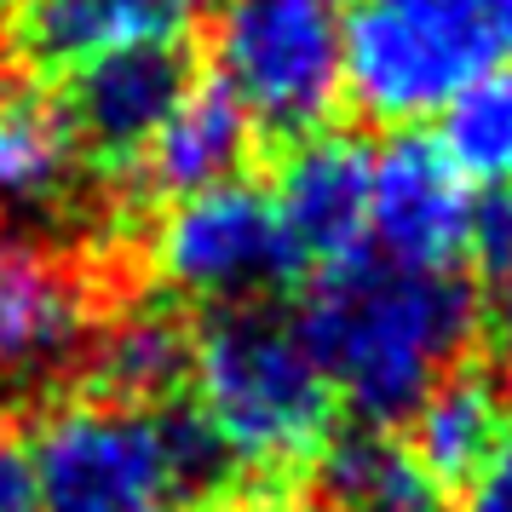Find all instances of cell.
<instances>
[{
    "label": "cell",
    "mask_w": 512,
    "mask_h": 512,
    "mask_svg": "<svg viewBox=\"0 0 512 512\" xmlns=\"http://www.w3.org/2000/svg\"><path fill=\"white\" fill-rule=\"evenodd\" d=\"M93 380L104 403H173L190 380V328L173 311H133L104 340H93Z\"/></svg>",
    "instance_id": "obj_14"
},
{
    "label": "cell",
    "mask_w": 512,
    "mask_h": 512,
    "mask_svg": "<svg viewBox=\"0 0 512 512\" xmlns=\"http://www.w3.org/2000/svg\"><path fill=\"white\" fill-rule=\"evenodd\" d=\"M254 121L219 81H190V93L179 98V110L167 116V127L144 144L139 156V190L162 196L167 208L202 196V190L236 185L242 167L254 156Z\"/></svg>",
    "instance_id": "obj_10"
},
{
    "label": "cell",
    "mask_w": 512,
    "mask_h": 512,
    "mask_svg": "<svg viewBox=\"0 0 512 512\" xmlns=\"http://www.w3.org/2000/svg\"><path fill=\"white\" fill-rule=\"evenodd\" d=\"M0 6H29V0H0Z\"/></svg>",
    "instance_id": "obj_22"
},
{
    "label": "cell",
    "mask_w": 512,
    "mask_h": 512,
    "mask_svg": "<svg viewBox=\"0 0 512 512\" xmlns=\"http://www.w3.org/2000/svg\"><path fill=\"white\" fill-rule=\"evenodd\" d=\"M196 415L236 466H300L334 438V392L294 317L271 305H213L190 328Z\"/></svg>",
    "instance_id": "obj_3"
},
{
    "label": "cell",
    "mask_w": 512,
    "mask_h": 512,
    "mask_svg": "<svg viewBox=\"0 0 512 512\" xmlns=\"http://www.w3.org/2000/svg\"><path fill=\"white\" fill-rule=\"evenodd\" d=\"M484 328H489V340H495V351H501V363H507V374H512V271L489 282Z\"/></svg>",
    "instance_id": "obj_21"
},
{
    "label": "cell",
    "mask_w": 512,
    "mask_h": 512,
    "mask_svg": "<svg viewBox=\"0 0 512 512\" xmlns=\"http://www.w3.org/2000/svg\"><path fill=\"white\" fill-rule=\"evenodd\" d=\"M369 231L380 254L415 271H461L472 190L438 139L403 127L369 162Z\"/></svg>",
    "instance_id": "obj_6"
},
{
    "label": "cell",
    "mask_w": 512,
    "mask_h": 512,
    "mask_svg": "<svg viewBox=\"0 0 512 512\" xmlns=\"http://www.w3.org/2000/svg\"><path fill=\"white\" fill-rule=\"evenodd\" d=\"M202 0H29L24 47L41 64H87L121 47L179 41Z\"/></svg>",
    "instance_id": "obj_12"
},
{
    "label": "cell",
    "mask_w": 512,
    "mask_h": 512,
    "mask_svg": "<svg viewBox=\"0 0 512 512\" xmlns=\"http://www.w3.org/2000/svg\"><path fill=\"white\" fill-rule=\"evenodd\" d=\"M466 259H478V271L489 282L512 271V185H489L484 196H472Z\"/></svg>",
    "instance_id": "obj_18"
},
{
    "label": "cell",
    "mask_w": 512,
    "mask_h": 512,
    "mask_svg": "<svg viewBox=\"0 0 512 512\" xmlns=\"http://www.w3.org/2000/svg\"><path fill=\"white\" fill-rule=\"evenodd\" d=\"M311 461V489L323 512H443V489L386 426L340 432Z\"/></svg>",
    "instance_id": "obj_13"
},
{
    "label": "cell",
    "mask_w": 512,
    "mask_h": 512,
    "mask_svg": "<svg viewBox=\"0 0 512 512\" xmlns=\"http://www.w3.org/2000/svg\"><path fill=\"white\" fill-rule=\"evenodd\" d=\"M461 512H512V438L495 449V461L466 484V507Z\"/></svg>",
    "instance_id": "obj_20"
},
{
    "label": "cell",
    "mask_w": 512,
    "mask_h": 512,
    "mask_svg": "<svg viewBox=\"0 0 512 512\" xmlns=\"http://www.w3.org/2000/svg\"><path fill=\"white\" fill-rule=\"evenodd\" d=\"M443 150L466 179L512 185V64L466 81L443 104Z\"/></svg>",
    "instance_id": "obj_16"
},
{
    "label": "cell",
    "mask_w": 512,
    "mask_h": 512,
    "mask_svg": "<svg viewBox=\"0 0 512 512\" xmlns=\"http://www.w3.org/2000/svg\"><path fill=\"white\" fill-rule=\"evenodd\" d=\"M208 58L254 127L300 144L340 104L346 0H213Z\"/></svg>",
    "instance_id": "obj_4"
},
{
    "label": "cell",
    "mask_w": 512,
    "mask_h": 512,
    "mask_svg": "<svg viewBox=\"0 0 512 512\" xmlns=\"http://www.w3.org/2000/svg\"><path fill=\"white\" fill-rule=\"evenodd\" d=\"M35 512H173L231 478L208 420L185 403H70L41 426Z\"/></svg>",
    "instance_id": "obj_2"
},
{
    "label": "cell",
    "mask_w": 512,
    "mask_h": 512,
    "mask_svg": "<svg viewBox=\"0 0 512 512\" xmlns=\"http://www.w3.org/2000/svg\"><path fill=\"white\" fill-rule=\"evenodd\" d=\"M75 139L64 116L24 87H0V202L47 208L70 185Z\"/></svg>",
    "instance_id": "obj_15"
},
{
    "label": "cell",
    "mask_w": 512,
    "mask_h": 512,
    "mask_svg": "<svg viewBox=\"0 0 512 512\" xmlns=\"http://www.w3.org/2000/svg\"><path fill=\"white\" fill-rule=\"evenodd\" d=\"M87 346V294L47 248H0V392H18Z\"/></svg>",
    "instance_id": "obj_9"
},
{
    "label": "cell",
    "mask_w": 512,
    "mask_h": 512,
    "mask_svg": "<svg viewBox=\"0 0 512 512\" xmlns=\"http://www.w3.org/2000/svg\"><path fill=\"white\" fill-rule=\"evenodd\" d=\"M420 35H432L472 81L512 64V0H386Z\"/></svg>",
    "instance_id": "obj_17"
},
{
    "label": "cell",
    "mask_w": 512,
    "mask_h": 512,
    "mask_svg": "<svg viewBox=\"0 0 512 512\" xmlns=\"http://www.w3.org/2000/svg\"><path fill=\"white\" fill-rule=\"evenodd\" d=\"M156 271L190 300L265 305V294L305 277V259L277 202L259 185L236 179L167 208V219L156 225Z\"/></svg>",
    "instance_id": "obj_5"
},
{
    "label": "cell",
    "mask_w": 512,
    "mask_h": 512,
    "mask_svg": "<svg viewBox=\"0 0 512 512\" xmlns=\"http://www.w3.org/2000/svg\"><path fill=\"white\" fill-rule=\"evenodd\" d=\"M409 420V449L426 478L438 489H466L512 438V380L484 363H455Z\"/></svg>",
    "instance_id": "obj_11"
},
{
    "label": "cell",
    "mask_w": 512,
    "mask_h": 512,
    "mask_svg": "<svg viewBox=\"0 0 512 512\" xmlns=\"http://www.w3.org/2000/svg\"><path fill=\"white\" fill-rule=\"evenodd\" d=\"M190 93V58L179 41L167 47H121L87 58L70 70L58 116L70 127L75 150H87L104 167H139L144 144L167 127Z\"/></svg>",
    "instance_id": "obj_7"
},
{
    "label": "cell",
    "mask_w": 512,
    "mask_h": 512,
    "mask_svg": "<svg viewBox=\"0 0 512 512\" xmlns=\"http://www.w3.org/2000/svg\"><path fill=\"white\" fill-rule=\"evenodd\" d=\"M369 162L374 150L357 133H328V127L288 150L271 202L300 248L305 271L340 265L363 248V236H369Z\"/></svg>",
    "instance_id": "obj_8"
},
{
    "label": "cell",
    "mask_w": 512,
    "mask_h": 512,
    "mask_svg": "<svg viewBox=\"0 0 512 512\" xmlns=\"http://www.w3.org/2000/svg\"><path fill=\"white\" fill-rule=\"evenodd\" d=\"M0 512H35V461L18 432L0 426Z\"/></svg>",
    "instance_id": "obj_19"
},
{
    "label": "cell",
    "mask_w": 512,
    "mask_h": 512,
    "mask_svg": "<svg viewBox=\"0 0 512 512\" xmlns=\"http://www.w3.org/2000/svg\"><path fill=\"white\" fill-rule=\"evenodd\" d=\"M294 328L351 415L363 426H397L455 363H466L484 305L461 271H415L357 248L311 277Z\"/></svg>",
    "instance_id": "obj_1"
}]
</instances>
